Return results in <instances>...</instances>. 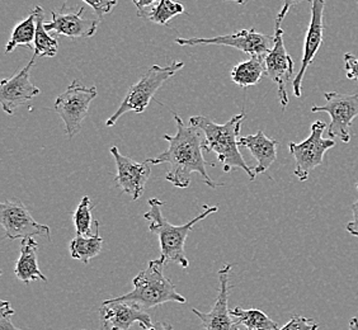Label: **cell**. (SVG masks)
<instances>
[{
    "label": "cell",
    "instance_id": "cell-3",
    "mask_svg": "<svg viewBox=\"0 0 358 330\" xmlns=\"http://www.w3.org/2000/svg\"><path fill=\"white\" fill-rule=\"evenodd\" d=\"M150 210L144 213L145 220L149 221V230L152 234L157 235L160 244V257L159 259L164 264L169 261H174L183 268H188L189 261L187 259L186 252H185V244H186L187 236L192 231L193 227L205 220L207 216L211 213H217V206H203V213H201L194 219L188 221L183 225H173L171 222L164 219L162 213V207L164 206V202L159 199H150L148 201Z\"/></svg>",
    "mask_w": 358,
    "mask_h": 330
},
{
    "label": "cell",
    "instance_id": "cell-24",
    "mask_svg": "<svg viewBox=\"0 0 358 330\" xmlns=\"http://www.w3.org/2000/svg\"><path fill=\"white\" fill-rule=\"evenodd\" d=\"M230 313L247 330H278V324L261 310L234 308Z\"/></svg>",
    "mask_w": 358,
    "mask_h": 330
},
{
    "label": "cell",
    "instance_id": "cell-17",
    "mask_svg": "<svg viewBox=\"0 0 358 330\" xmlns=\"http://www.w3.org/2000/svg\"><path fill=\"white\" fill-rule=\"evenodd\" d=\"M324 8H325V0H313L311 1L310 26H309L308 34L305 37L301 68L292 82L294 94L297 98L301 96V84H303L305 71L314 62L317 51L323 43Z\"/></svg>",
    "mask_w": 358,
    "mask_h": 330
},
{
    "label": "cell",
    "instance_id": "cell-13",
    "mask_svg": "<svg viewBox=\"0 0 358 330\" xmlns=\"http://www.w3.org/2000/svg\"><path fill=\"white\" fill-rule=\"evenodd\" d=\"M85 8H78L73 10L66 4L62 6L60 10L51 12V21L45 22V28L48 32H54L57 36H65L71 40L90 38L96 35L99 21L87 20L83 15Z\"/></svg>",
    "mask_w": 358,
    "mask_h": 330
},
{
    "label": "cell",
    "instance_id": "cell-38",
    "mask_svg": "<svg viewBox=\"0 0 358 330\" xmlns=\"http://www.w3.org/2000/svg\"><path fill=\"white\" fill-rule=\"evenodd\" d=\"M132 3L136 6V3H138V0H132Z\"/></svg>",
    "mask_w": 358,
    "mask_h": 330
},
{
    "label": "cell",
    "instance_id": "cell-12",
    "mask_svg": "<svg viewBox=\"0 0 358 330\" xmlns=\"http://www.w3.org/2000/svg\"><path fill=\"white\" fill-rule=\"evenodd\" d=\"M110 154L115 158L117 174L115 177L116 186L131 197L132 201H138L145 192L146 182L152 174L150 163H138L132 159L122 155L117 146L110 148Z\"/></svg>",
    "mask_w": 358,
    "mask_h": 330
},
{
    "label": "cell",
    "instance_id": "cell-4",
    "mask_svg": "<svg viewBox=\"0 0 358 330\" xmlns=\"http://www.w3.org/2000/svg\"><path fill=\"white\" fill-rule=\"evenodd\" d=\"M164 263L154 259L134 278V289L129 294L110 299L113 301H131L146 308H155L166 303H186V297L177 292L176 286L163 272Z\"/></svg>",
    "mask_w": 358,
    "mask_h": 330
},
{
    "label": "cell",
    "instance_id": "cell-27",
    "mask_svg": "<svg viewBox=\"0 0 358 330\" xmlns=\"http://www.w3.org/2000/svg\"><path fill=\"white\" fill-rule=\"evenodd\" d=\"M319 325L315 323L313 317H301V315H294L289 319V323L283 325L281 329L278 330H317Z\"/></svg>",
    "mask_w": 358,
    "mask_h": 330
},
{
    "label": "cell",
    "instance_id": "cell-19",
    "mask_svg": "<svg viewBox=\"0 0 358 330\" xmlns=\"http://www.w3.org/2000/svg\"><path fill=\"white\" fill-rule=\"evenodd\" d=\"M37 250H38V243L34 238L22 239L20 258L15 263L14 275L26 285L38 280H41L43 282L48 281L46 275H43L41 269L38 268Z\"/></svg>",
    "mask_w": 358,
    "mask_h": 330
},
{
    "label": "cell",
    "instance_id": "cell-25",
    "mask_svg": "<svg viewBox=\"0 0 358 330\" xmlns=\"http://www.w3.org/2000/svg\"><path fill=\"white\" fill-rule=\"evenodd\" d=\"M185 13V6L173 0H159L158 4L152 8L148 18L157 24L166 26L176 15Z\"/></svg>",
    "mask_w": 358,
    "mask_h": 330
},
{
    "label": "cell",
    "instance_id": "cell-6",
    "mask_svg": "<svg viewBox=\"0 0 358 330\" xmlns=\"http://www.w3.org/2000/svg\"><path fill=\"white\" fill-rule=\"evenodd\" d=\"M96 87L88 88L74 80L64 93L56 98L54 108L64 121L65 132L69 138L79 134L84 120L88 116L90 103L96 99Z\"/></svg>",
    "mask_w": 358,
    "mask_h": 330
},
{
    "label": "cell",
    "instance_id": "cell-8",
    "mask_svg": "<svg viewBox=\"0 0 358 330\" xmlns=\"http://www.w3.org/2000/svg\"><path fill=\"white\" fill-rule=\"evenodd\" d=\"M325 104L311 108L313 113L325 112L331 116L328 135L348 144L351 141V127L353 120L358 116V94H342L329 92L324 94Z\"/></svg>",
    "mask_w": 358,
    "mask_h": 330
},
{
    "label": "cell",
    "instance_id": "cell-31",
    "mask_svg": "<svg viewBox=\"0 0 358 330\" xmlns=\"http://www.w3.org/2000/svg\"><path fill=\"white\" fill-rule=\"evenodd\" d=\"M358 192V183H357ZM352 213H353V219L345 225V230L348 231V234L353 235L358 238V199L353 205H352Z\"/></svg>",
    "mask_w": 358,
    "mask_h": 330
},
{
    "label": "cell",
    "instance_id": "cell-1",
    "mask_svg": "<svg viewBox=\"0 0 358 330\" xmlns=\"http://www.w3.org/2000/svg\"><path fill=\"white\" fill-rule=\"evenodd\" d=\"M173 117L177 122L176 135H164L163 138L169 143V148L157 158L148 159L152 165L169 164L166 179L177 188H187L191 185V174H200L203 183L210 188L224 186L216 183L207 174L206 165L215 166V163L206 162L203 158V134L192 124L187 126L177 113L173 112Z\"/></svg>",
    "mask_w": 358,
    "mask_h": 330
},
{
    "label": "cell",
    "instance_id": "cell-11",
    "mask_svg": "<svg viewBox=\"0 0 358 330\" xmlns=\"http://www.w3.org/2000/svg\"><path fill=\"white\" fill-rule=\"evenodd\" d=\"M281 24L282 21L275 18V45L264 57V60H266V74L277 85L280 102L282 108H286L289 104V96H287L286 87L294 76V62L285 48Z\"/></svg>",
    "mask_w": 358,
    "mask_h": 330
},
{
    "label": "cell",
    "instance_id": "cell-20",
    "mask_svg": "<svg viewBox=\"0 0 358 330\" xmlns=\"http://www.w3.org/2000/svg\"><path fill=\"white\" fill-rule=\"evenodd\" d=\"M266 74L264 56H252L247 62H241L231 70L233 82L241 88H249L261 82Z\"/></svg>",
    "mask_w": 358,
    "mask_h": 330
},
{
    "label": "cell",
    "instance_id": "cell-32",
    "mask_svg": "<svg viewBox=\"0 0 358 330\" xmlns=\"http://www.w3.org/2000/svg\"><path fill=\"white\" fill-rule=\"evenodd\" d=\"M159 0H138V3H136V9H138V17H148V13H146V10L149 9V8L154 7V6H157Z\"/></svg>",
    "mask_w": 358,
    "mask_h": 330
},
{
    "label": "cell",
    "instance_id": "cell-14",
    "mask_svg": "<svg viewBox=\"0 0 358 330\" xmlns=\"http://www.w3.org/2000/svg\"><path fill=\"white\" fill-rule=\"evenodd\" d=\"M231 273V264H227L219 271V295L216 299L214 308L210 313H202L200 310L192 309V313L199 317L203 328L206 330H241L239 328V322H235V317L231 315L227 299L229 292L233 289V286L229 285V278Z\"/></svg>",
    "mask_w": 358,
    "mask_h": 330
},
{
    "label": "cell",
    "instance_id": "cell-2",
    "mask_svg": "<svg viewBox=\"0 0 358 330\" xmlns=\"http://www.w3.org/2000/svg\"><path fill=\"white\" fill-rule=\"evenodd\" d=\"M245 117L247 115L241 112L225 124H219L205 116H194L189 118V124L197 127L203 134V150L217 155L224 172L229 173L234 168H241L248 174L250 180H255L257 177L255 169L247 165L239 152V134Z\"/></svg>",
    "mask_w": 358,
    "mask_h": 330
},
{
    "label": "cell",
    "instance_id": "cell-15",
    "mask_svg": "<svg viewBox=\"0 0 358 330\" xmlns=\"http://www.w3.org/2000/svg\"><path fill=\"white\" fill-rule=\"evenodd\" d=\"M36 57L37 55H34L31 62L20 73L9 79H3L0 82V102L8 115H13L14 110L20 106L28 103L41 93V90L34 85L29 79Z\"/></svg>",
    "mask_w": 358,
    "mask_h": 330
},
{
    "label": "cell",
    "instance_id": "cell-22",
    "mask_svg": "<svg viewBox=\"0 0 358 330\" xmlns=\"http://www.w3.org/2000/svg\"><path fill=\"white\" fill-rule=\"evenodd\" d=\"M37 18V27L35 36V55L41 57H54L59 50V42L55 37H51L48 29L45 28V13L41 7L34 8Z\"/></svg>",
    "mask_w": 358,
    "mask_h": 330
},
{
    "label": "cell",
    "instance_id": "cell-7",
    "mask_svg": "<svg viewBox=\"0 0 358 330\" xmlns=\"http://www.w3.org/2000/svg\"><path fill=\"white\" fill-rule=\"evenodd\" d=\"M325 129V122L315 121L311 124V134L309 138H305L301 143H289V152L296 162V168L294 173L301 182L308 180L311 171L323 164L325 152L336 146L334 140L323 138Z\"/></svg>",
    "mask_w": 358,
    "mask_h": 330
},
{
    "label": "cell",
    "instance_id": "cell-23",
    "mask_svg": "<svg viewBox=\"0 0 358 330\" xmlns=\"http://www.w3.org/2000/svg\"><path fill=\"white\" fill-rule=\"evenodd\" d=\"M36 27H37V18L36 10H31V13L26 20L20 22L14 27L9 42L6 46V54H10L17 46H27L31 48L35 42Z\"/></svg>",
    "mask_w": 358,
    "mask_h": 330
},
{
    "label": "cell",
    "instance_id": "cell-30",
    "mask_svg": "<svg viewBox=\"0 0 358 330\" xmlns=\"http://www.w3.org/2000/svg\"><path fill=\"white\" fill-rule=\"evenodd\" d=\"M345 76L350 80H358V57L352 54H345Z\"/></svg>",
    "mask_w": 358,
    "mask_h": 330
},
{
    "label": "cell",
    "instance_id": "cell-34",
    "mask_svg": "<svg viewBox=\"0 0 358 330\" xmlns=\"http://www.w3.org/2000/svg\"><path fill=\"white\" fill-rule=\"evenodd\" d=\"M145 330H173V327L171 324L166 323V322H157V323L152 324L150 329Z\"/></svg>",
    "mask_w": 358,
    "mask_h": 330
},
{
    "label": "cell",
    "instance_id": "cell-5",
    "mask_svg": "<svg viewBox=\"0 0 358 330\" xmlns=\"http://www.w3.org/2000/svg\"><path fill=\"white\" fill-rule=\"evenodd\" d=\"M185 64L180 62H171L166 66H159V65L152 66L144 76L140 78V80L136 84L130 87L122 103L120 104L117 110L107 120L106 124L108 127L115 126L118 120L127 112H135V113L145 112L159 88L163 87V84L166 80H169Z\"/></svg>",
    "mask_w": 358,
    "mask_h": 330
},
{
    "label": "cell",
    "instance_id": "cell-37",
    "mask_svg": "<svg viewBox=\"0 0 358 330\" xmlns=\"http://www.w3.org/2000/svg\"><path fill=\"white\" fill-rule=\"evenodd\" d=\"M101 330H110L107 325H104V324H102V327H101Z\"/></svg>",
    "mask_w": 358,
    "mask_h": 330
},
{
    "label": "cell",
    "instance_id": "cell-10",
    "mask_svg": "<svg viewBox=\"0 0 358 330\" xmlns=\"http://www.w3.org/2000/svg\"><path fill=\"white\" fill-rule=\"evenodd\" d=\"M0 224L10 241L34 238L35 235L50 236V227L32 217L22 201H4L0 205Z\"/></svg>",
    "mask_w": 358,
    "mask_h": 330
},
{
    "label": "cell",
    "instance_id": "cell-28",
    "mask_svg": "<svg viewBox=\"0 0 358 330\" xmlns=\"http://www.w3.org/2000/svg\"><path fill=\"white\" fill-rule=\"evenodd\" d=\"M83 1L94 10L98 20H102L106 14L110 13L112 9L117 4V0H83Z\"/></svg>",
    "mask_w": 358,
    "mask_h": 330
},
{
    "label": "cell",
    "instance_id": "cell-36",
    "mask_svg": "<svg viewBox=\"0 0 358 330\" xmlns=\"http://www.w3.org/2000/svg\"><path fill=\"white\" fill-rule=\"evenodd\" d=\"M231 1H235V3H238V4H244V3H245V0H231Z\"/></svg>",
    "mask_w": 358,
    "mask_h": 330
},
{
    "label": "cell",
    "instance_id": "cell-39",
    "mask_svg": "<svg viewBox=\"0 0 358 330\" xmlns=\"http://www.w3.org/2000/svg\"><path fill=\"white\" fill-rule=\"evenodd\" d=\"M357 1H358V0H357Z\"/></svg>",
    "mask_w": 358,
    "mask_h": 330
},
{
    "label": "cell",
    "instance_id": "cell-29",
    "mask_svg": "<svg viewBox=\"0 0 358 330\" xmlns=\"http://www.w3.org/2000/svg\"><path fill=\"white\" fill-rule=\"evenodd\" d=\"M14 310L8 301H0V330H21L14 327L12 323V315Z\"/></svg>",
    "mask_w": 358,
    "mask_h": 330
},
{
    "label": "cell",
    "instance_id": "cell-21",
    "mask_svg": "<svg viewBox=\"0 0 358 330\" xmlns=\"http://www.w3.org/2000/svg\"><path fill=\"white\" fill-rule=\"evenodd\" d=\"M96 234L87 238L85 235H76L73 241H70V255L71 258L82 261L83 264H88L90 259L101 253L103 247V239L99 236V227L101 224L96 221Z\"/></svg>",
    "mask_w": 358,
    "mask_h": 330
},
{
    "label": "cell",
    "instance_id": "cell-16",
    "mask_svg": "<svg viewBox=\"0 0 358 330\" xmlns=\"http://www.w3.org/2000/svg\"><path fill=\"white\" fill-rule=\"evenodd\" d=\"M101 323L107 325L110 330L130 329L132 324L138 323L141 329H150L152 317L143 306L131 301H113L106 300L99 310Z\"/></svg>",
    "mask_w": 358,
    "mask_h": 330
},
{
    "label": "cell",
    "instance_id": "cell-18",
    "mask_svg": "<svg viewBox=\"0 0 358 330\" xmlns=\"http://www.w3.org/2000/svg\"><path fill=\"white\" fill-rule=\"evenodd\" d=\"M239 146L247 148L258 162L255 168V174H264L277 159L278 141L267 138L263 131L259 130L255 135L239 138Z\"/></svg>",
    "mask_w": 358,
    "mask_h": 330
},
{
    "label": "cell",
    "instance_id": "cell-35",
    "mask_svg": "<svg viewBox=\"0 0 358 330\" xmlns=\"http://www.w3.org/2000/svg\"><path fill=\"white\" fill-rule=\"evenodd\" d=\"M348 330H358V317H352Z\"/></svg>",
    "mask_w": 358,
    "mask_h": 330
},
{
    "label": "cell",
    "instance_id": "cell-9",
    "mask_svg": "<svg viewBox=\"0 0 358 330\" xmlns=\"http://www.w3.org/2000/svg\"><path fill=\"white\" fill-rule=\"evenodd\" d=\"M176 42L180 46L194 45H220L241 50L250 56H267L275 45V36L263 35L252 29H241L236 34L217 36L213 38H177Z\"/></svg>",
    "mask_w": 358,
    "mask_h": 330
},
{
    "label": "cell",
    "instance_id": "cell-26",
    "mask_svg": "<svg viewBox=\"0 0 358 330\" xmlns=\"http://www.w3.org/2000/svg\"><path fill=\"white\" fill-rule=\"evenodd\" d=\"M92 201L88 196H84L79 206L73 213L74 225H76V235H90L92 233Z\"/></svg>",
    "mask_w": 358,
    "mask_h": 330
},
{
    "label": "cell",
    "instance_id": "cell-33",
    "mask_svg": "<svg viewBox=\"0 0 358 330\" xmlns=\"http://www.w3.org/2000/svg\"><path fill=\"white\" fill-rule=\"evenodd\" d=\"M301 1H310L311 3L313 0H282V9H281V12H280V13L277 14V18L283 21V20H285V17L287 15V13H289V10L291 9V7L296 6V4L301 3Z\"/></svg>",
    "mask_w": 358,
    "mask_h": 330
}]
</instances>
